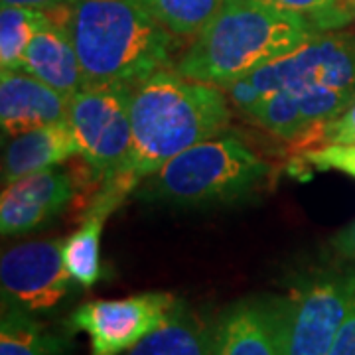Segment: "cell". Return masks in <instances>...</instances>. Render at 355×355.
Returning a JSON list of instances; mask_svg holds the SVG:
<instances>
[{
    "label": "cell",
    "instance_id": "25",
    "mask_svg": "<svg viewBox=\"0 0 355 355\" xmlns=\"http://www.w3.org/2000/svg\"><path fill=\"white\" fill-rule=\"evenodd\" d=\"M221 89L225 91L229 103H231L243 116H249V114L253 113L254 107H257V105L261 103V99L265 97V95L251 83L249 77H241V79H237V81H233V83H229V85H225V87Z\"/></svg>",
    "mask_w": 355,
    "mask_h": 355
},
{
    "label": "cell",
    "instance_id": "6",
    "mask_svg": "<svg viewBox=\"0 0 355 355\" xmlns=\"http://www.w3.org/2000/svg\"><path fill=\"white\" fill-rule=\"evenodd\" d=\"M355 294V272L308 280L277 300L286 355H328Z\"/></svg>",
    "mask_w": 355,
    "mask_h": 355
},
{
    "label": "cell",
    "instance_id": "20",
    "mask_svg": "<svg viewBox=\"0 0 355 355\" xmlns=\"http://www.w3.org/2000/svg\"><path fill=\"white\" fill-rule=\"evenodd\" d=\"M247 119L288 142H296L306 132L298 93L291 89L265 95Z\"/></svg>",
    "mask_w": 355,
    "mask_h": 355
},
{
    "label": "cell",
    "instance_id": "26",
    "mask_svg": "<svg viewBox=\"0 0 355 355\" xmlns=\"http://www.w3.org/2000/svg\"><path fill=\"white\" fill-rule=\"evenodd\" d=\"M328 355H355V294Z\"/></svg>",
    "mask_w": 355,
    "mask_h": 355
},
{
    "label": "cell",
    "instance_id": "27",
    "mask_svg": "<svg viewBox=\"0 0 355 355\" xmlns=\"http://www.w3.org/2000/svg\"><path fill=\"white\" fill-rule=\"evenodd\" d=\"M77 2L79 0H2V4H6V6H22V8L42 10V12L73 8Z\"/></svg>",
    "mask_w": 355,
    "mask_h": 355
},
{
    "label": "cell",
    "instance_id": "17",
    "mask_svg": "<svg viewBox=\"0 0 355 355\" xmlns=\"http://www.w3.org/2000/svg\"><path fill=\"white\" fill-rule=\"evenodd\" d=\"M65 342L32 314L2 306L0 355H64Z\"/></svg>",
    "mask_w": 355,
    "mask_h": 355
},
{
    "label": "cell",
    "instance_id": "9",
    "mask_svg": "<svg viewBox=\"0 0 355 355\" xmlns=\"http://www.w3.org/2000/svg\"><path fill=\"white\" fill-rule=\"evenodd\" d=\"M64 241H32L4 251L0 259L2 306L28 314L53 310L67 296Z\"/></svg>",
    "mask_w": 355,
    "mask_h": 355
},
{
    "label": "cell",
    "instance_id": "14",
    "mask_svg": "<svg viewBox=\"0 0 355 355\" xmlns=\"http://www.w3.org/2000/svg\"><path fill=\"white\" fill-rule=\"evenodd\" d=\"M214 355H286L277 302H239L219 318Z\"/></svg>",
    "mask_w": 355,
    "mask_h": 355
},
{
    "label": "cell",
    "instance_id": "2",
    "mask_svg": "<svg viewBox=\"0 0 355 355\" xmlns=\"http://www.w3.org/2000/svg\"><path fill=\"white\" fill-rule=\"evenodd\" d=\"M316 32L308 18L265 0H223L180 58L176 71L186 79L225 87L298 48Z\"/></svg>",
    "mask_w": 355,
    "mask_h": 355
},
{
    "label": "cell",
    "instance_id": "28",
    "mask_svg": "<svg viewBox=\"0 0 355 355\" xmlns=\"http://www.w3.org/2000/svg\"><path fill=\"white\" fill-rule=\"evenodd\" d=\"M331 249L340 254L342 259H352L355 261V221L343 227L334 239H331Z\"/></svg>",
    "mask_w": 355,
    "mask_h": 355
},
{
    "label": "cell",
    "instance_id": "1",
    "mask_svg": "<svg viewBox=\"0 0 355 355\" xmlns=\"http://www.w3.org/2000/svg\"><path fill=\"white\" fill-rule=\"evenodd\" d=\"M229 121L223 89L186 79L176 69L158 71L132 93V150L121 174L139 184L178 154L223 135Z\"/></svg>",
    "mask_w": 355,
    "mask_h": 355
},
{
    "label": "cell",
    "instance_id": "23",
    "mask_svg": "<svg viewBox=\"0 0 355 355\" xmlns=\"http://www.w3.org/2000/svg\"><path fill=\"white\" fill-rule=\"evenodd\" d=\"M355 142V103L326 125L310 128L304 137L296 140V146L304 153L310 148L326 146V144H354Z\"/></svg>",
    "mask_w": 355,
    "mask_h": 355
},
{
    "label": "cell",
    "instance_id": "12",
    "mask_svg": "<svg viewBox=\"0 0 355 355\" xmlns=\"http://www.w3.org/2000/svg\"><path fill=\"white\" fill-rule=\"evenodd\" d=\"M69 99L26 71L0 73V127L4 137L67 121Z\"/></svg>",
    "mask_w": 355,
    "mask_h": 355
},
{
    "label": "cell",
    "instance_id": "4",
    "mask_svg": "<svg viewBox=\"0 0 355 355\" xmlns=\"http://www.w3.org/2000/svg\"><path fill=\"white\" fill-rule=\"evenodd\" d=\"M268 164L237 137L203 140L166 162L144 190V198L176 205L233 202L257 190Z\"/></svg>",
    "mask_w": 355,
    "mask_h": 355
},
{
    "label": "cell",
    "instance_id": "18",
    "mask_svg": "<svg viewBox=\"0 0 355 355\" xmlns=\"http://www.w3.org/2000/svg\"><path fill=\"white\" fill-rule=\"evenodd\" d=\"M48 14L42 10L6 6L0 10V67L2 71H22L26 51Z\"/></svg>",
    "mask_w": 355,
    "mask_h": 355
},
{
    "label": "cell",
    "instance_id": "10",
    "mask_svg": "<svg viewBox=\"0 0 355 355\" xmlns=\"http://www.w3.org/2000/svg\"><path fill=\"white\" fill-rule=\"evenodd\" d=\"M73 198V180L62 170H42L4 186L0 198V231L24 235L48 223Z\"/></svg>",
    "mask_w": 355,
    "mask_h": 355
},
{
    "label": "cell",
    "instance_id": "7",
    "mask_svg": "<svg viewBox=\"0 0 355 355\" xmlns=\"http://www.w3.org/2000/svg\"><path fill=\"white\" fill-rule=\"evenodd\" d=\"M247 77L263 95L312 85L355 89V36L316 32L298 48Z\"/></svg>",
    "mask_w": 355,
    "mask_h": 355
},
{
    "label": "cell",
    "instance_id": "24",
    "mask_svg": "<svg viewBox=\"0 0 355 355\" xmlns=\"http://www.w3.org/2000/svg\"><path fill=\"white\" fill-rule=\"evenodd\" d=\"M302 160L314 170H336L355 178V142L310 148L302 153Z\"/></svg>",
    "mask_w": 355,
    "mask_h": 355
},
{
    "label": "cell",
    "instance_id": "21",
    "mask_svg": "<svg viewBox=\"0 0 355 355\" xmlns=\"http://www.w3.org/2000/svg\"><path fill=\"white\" fill-rule=\"evenodd\" d=\"M296 93H298L300 114H302V123H304L306 132L310 128L326 125V123H330L334 119H338L340 114L345 113L355 103V89L312 85V87L300 89Z\"/></svg>",
    "mask_w": 355,
    "mask_h": 355
},
{
    "label": "cell",
    "instance_id": "13",
    "mask_svg": "<svg viewBox=\"0 0 355 355\" xmlns=\"http://www.w3.org/2000/svg\"><path fill=\"white\" fill-rule=\"evenodd\" d=\"M135 186L132 180L121 174L105 180L103 190L87 207L79 229L64 241L65 268L73 282L89 288L101 279V233L105 221Z\"/></svg>",
    "mask_w": 355,
    "mask_h": 355
},
{
    "label": "cell",
    "instance_id": "8",
    "mask_svg": "<svg viewBox=\"0 0 355 355\" xmlns=\"http://www.w3.org/2000/svg\"><path fill=\"white\" fill-rule=\"evenodd\" d=\"M176 302L166 292H146L119 300H91L71 314L69 326L87 334L91 355H123L156 330Z\"/></svg>",
    "mask_w": 355,
    "mask_h": 355
},
{
    "label": "cell",
    "instance_id": "11",
    "mask_svg": "<svg viewBox=\"0 0 355 355\" xmlns=\"http://www.w3.org/2000/svg\"><path fill=\"white\" fill-rule=\"evenodd\" d=\"M73 8L46 12L48 20L36 32L22 65V71L44 81L67 99H71L85 85L69 28Z\"/></svg>",
    "mask_w": 355,
    "mask_h": 355
},
{
    "label": "cell",
    "instance_id": "19",
    "mask_svg": "<svg viewBox=\"0 0 355 355\" xmlns=\"http://www.w3.org/2000/svg\"><path fill=\"white\" fill-rule=\"evenodd\" d=\"M174 38H196L211 22L223 0H140Z\"/></svg>",
    "mask_w": 355,
    "mask_h": 355
},
{
    "label": "cell",
    "instance_id": "15",
    "mask_svg": "<svg viewBox=\"0 0 355 355\" xmlns=\"http://www.w3.org/2000/svg\"><path fill=\"white\" fill-rule=\"evenodd\" d=\"M76 154H79V146L67 121L30 130L14 137L6 146L2 158V182L8 186L20 178L64 164Z\"/></svg>",
    "mask_w": 355,
    "mask_h": 355
},
{
    "label": "cell",
    "instance_id": "16",
    "mask_svg": "<svg viewBox=\"0 0 355 355\" xmlns=\"http://www.w3.org/2000/svg\"><path fill=\"white\" fill-rule=\"evenodd\" d=\"M127 355H214V331L188 306L176 302L164 322Z\"/></svg>",
    "mask_w": 355,
    "mask_h": 355
},
{
    "label": "cell",
    "instance_id": "22",
    "mask_svg": "<svg viewBox=\"0 0 355 355\" xmlns=\"http://www.w3.org/2000/svg\"><path fill=\"white\" fill-rule=\"evenodd\" d=\"M270 6L286 10L292 14H300L316 26L318 32L336 28L349 20L355 12V0H265Z\"/></svg>",
    "mask_w": 355,
    "mask_h": 355
},
{
    "label": "cell",
    "instance_id": "5",
    "mask_svg": "<svg viewBox=\"0 0 355 355\" xmlns=\"http://www.w3.org/2000/svg\"><path fill=\"white\" fill-rule=\"evenodd\" d=\"M132 93L130 85L101 83L85 85L69 99L67 123L79 156L103 182L123 172L132 150Z\"/></svg>",
    "mask_w": 355,
    "mask_h": 355
},
{
    "label": "cell",
    "instance_id": "3",
    "mask_svg": "<svg viewBox=\"0 0 355 355\" xmlns=\"http://www.w3.org/2000/svg\"><path fill=\"white\" fill-rule=\"evenodd\" d=\"M69 28L85 85L137 87L170 69L174 36L140 0H79Z\"/></svg>",
    "mask_w": 355,
    "mask_h": 355
}]
</instances>
